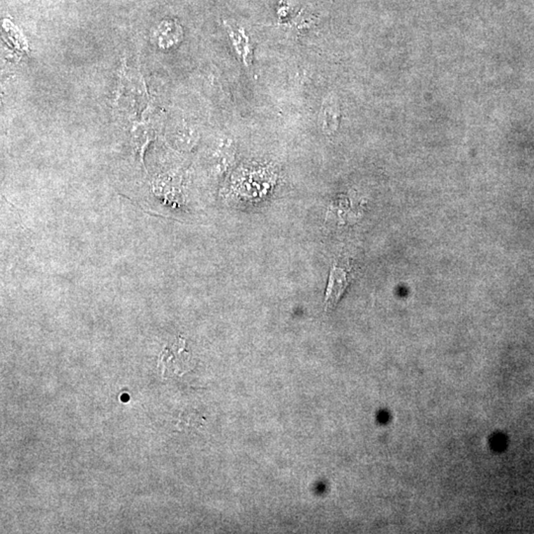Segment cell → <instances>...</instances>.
Segmentation results:
<instances>
[{
    "mask_svg": "<svg viewBox=\"0 0 534 534\" xmlns=\"http://www.w3.org/2000/svg\"><path fill=\"white\" fill-rule=\"evenodd\" d=\"M350 282V275L346 270L341 267H332L329 274V284H327L326 298H325V307L327 312L336 308Z\"/></svg>",
    "mask_w": 534,
    "mask_h": 534,
    "instance_id": "obj_1",
    "label": "cell"
},
{
    "mask_svg": "<svg viewBox=\"0 0 534 534\" xmlns=\"http://www.w3.org/2000/svg\"><path fill=\"white\" fill-rule=\"evenodd\" d=\"M205 422L203 415L194 410H184L178 415L175 420L177 427L180 431H190V429H198L203 426Z\"/></svg>",
    "mask_w": 534,
    "mask_h": 534,
    "instance_id": "obj_5",
    "label": "cell"
},
{
    "mask_svg": "<svg viewBox=\"0 0 534 534\" xmlns=\"http://www.w3.org/2000/svg\"><path fill=\"white\" fill-rule=\"evenodd\" d=\"M339 107L336 99L329 96L322 103L320 109V125L322 132L327 135H332L338 130L339 125Z\"/></svg>",
    "mask_w": 534,
    "mask_h": 534,
    "instance_id": "obj_3",
    "label": "cell"
},
{
    "mask_svg": "<svg viewBox=\"0 0 534 534\" xmlns=\"http://www.w3.org/2000/svg\"><path fill=\"white\" fill-rule=\"evenodd\" d=\"M225 29L229 33L232 46L236 50L237 54L243 61L244 65L249 68L253 63V52H251V45L249 36L244 33V30L242 28L232 27L229 24H225Z\"/></svg>",
    "mask_w": 534,
    "mask_h": 534,
    "instance_id": "obj_2",
    "label": "cell"
},
{
    "mask_svg": "<svg viewBox=\"0 0 534 534\" xmlns=\"http://www.w3.org/2000/svg\"><path fill=\"white\" fill-rule=\"evenodd\" d=\"M154 35L156 36V45L161 49H170L180 42L182 32L177 24L163 22L158 26Z\"/></svg>",
    "mask_w": 534,
    "mask_h": 534,
    "instance_id": "obj_4",
    "label": "cell"
}]
</instances>
